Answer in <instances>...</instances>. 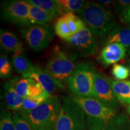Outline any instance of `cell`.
Wrapping results in <instances>:
<instances>
[{
    "label": "cell",
    "instance_id": "cell-1",
    "mask_svg": "<svg viewBox=\"0 0 130 130\" xmlns=\"http://www.w3.org/2000/svg\"><path fill=\"white\" fill-rule=\"evenodd\" d=\"M71 97L84 110L88 130H130V117L125 112L117 111L95 98Z\"/></svg>",
    "mask_w": 130,
    "mask_h": 130
},
{
    "label": "cell",
    "instance_id": "cell-2",
    "mask_svg": "<svg viewBox=\"0 0 130 130\" xmlns=\"http://www.w3.org/2000/svg\"><path fill=\"white\" fill-rule=\"evenodd\" d=\"M78 14L93 35L100 39L119 25L110 10L99 3H86Z\"/></svg>",
    "mask_w": 130,
    "mask_h": 130
},
{
    "label": "cell",
    "instance_id": "cell-3",
    "mask_svg": "<svg viewBox=\"0 0 130 130\" xmlns=\"http://www.w3.org/2000/svg\"><path fill=\"white\" fill-rule=\"evenodd\" d=\"M61 107V99L52 96L35 109L18 111L33 130H56Z\"/></svg>",
    "mask_w": 130,
    "mask_h": 130
},
{
    "label": "cell",
    "instance_id": "cell-4",
    "mask_svg": "<svg viewBox=\"0 0 130 130\" xmlns=\"http://www.w3.org/2000/svg\"><path fill=\"white\" fill-rule=\"evenodd\" d=\"M87 119L84 110L71 96H63L56 130H86Z\"/></svg>",
    "mask_w": 130,
    "mask_h": 130
},
{
    "label": "cell",
    "instance_id": "cell-5",
    "mask_svg": "<svg viewBox=\"0 0 130 130\" xmlns=\"http://www.w3.org/2000/svg\"><path fill=\"white\" fill-rule=\"evenodd\" d=\"M96 70L89 63L76 66L74 72L66 84L73 96L78 98H94V73Z\"/></svg>",
    "mask_w": 130,
    "mask_h": 130
},
{
    "label": "cell",
    "instance_id": "cell-6",
    "mask_svg": "<svg viewBox=\"0 0 130 130\" xmlns=\"http://www.w3.org/2000/svg\"><path fill=\"white\" fill-rule=\"evenodd\" d=\"M75 68L71 56L60 46H56L44 69L54 79L63 84L73 74Z\"/></svg>",
    "mask_w": 130,
    "mask_h": 130
},
{
    "label": "cell",
    "instance_id": "cell-7",
    "mask_svg": "<svg viewBox=\"0 0 130 130\" xmlns=\"http://www.w3.org/2000/svg\"><path fill=\"white\" fill-rule=\"evenodd\" d=\"M30 4L28 1L12 0L2 3L1 15L3 20L22 27L30 26L29 11Z\"/></svg>",
    "mask_w": 130,
    "mask_h": 130
},
{
    "label": "cell",
    "instance_id": "cell-8",
    "mask_svg": "<svg viewBox=\"0 0 130 130\" xmlns=\"http://www.w3.org/2000/svg\"><path fill=\"white\" fill-rule=\"evenodd\" d=\"M21 36L31 49L35 51L44 50L53 40L54 34L46 25H32L21 30Z\"/></svg>",
    "mask_w": 130,
    "mask_h": 130
},
{
    "label": "cell",
    "instance_id": "cell-9",
    "mask_svg": "<svg viewBox=\"0 0 130 130\" xmlns=\"http://www.w3.org/2000/svg\"><path fill=\"white\" fill-rule=\"evenodd\" d=\"M94 98L117 111L121 110L119 102L107 77L95 71L94 73Z\"/></svg>",
    "mask_w": 130,
    "mask_h": 130
},
{
    "label": "cell",
    "instance_id": "cell-10",
    "mask_svg": "<svg viewBox=\"0 0 130 130\" xmlns=\"http://www.w3.org/2000/svg\"><path fill=\"white\" fill-rule=\"evenodd\" d=\"M64 41L86 56H95L98 51L96 37L87 27Z\"/></svg>",
    "mask_w": 130,
    "mask_h": 130
},
{
    "label": "cell",
    "instance_id": "cell-11",
    "mask_svg": "<svg viewBox=\"0 0 130 130\" xmlns=\"http://www.w3.org/2000/svg\"><path fill=\"white\" fill-rule=\"evenodd\" d=\"M86 27L83 21L74 13H66L58 18L55 25L56 34L66 40Z\"/></svg>",
    "mask_w": 130,
    "mask_h": 130
},
{
    "label": "cell",
    "instance_id": "cell-12",
    "mask_svg": "<svg viewBox=\"0 0 130 130\" xmlns=\"http://www.w3.org/2000/svg\"><path fill=\"white\" fill-rule=\"evenodd\" d=\"M22 77L34 79L42 86L44 91L50 95L63 87V84L54 79L45 69L36 65H32L28 72L23 75Z\"/></svg>",
    "mask_w": 130,
    "mask_h": 130
},
{
    "label": "cell",
    "instance_id": "cell-13",
    "mask_svg": "<svg viewBox=\"0 0 130 130\" xmlns=\"http://www.w3.org/2000/svg\"><path fill=\"white\" fill-rule=\"evenodd\" d=\"M126 53L125 46L120 43H111L104 47L98 59L104 66H110L123 59Z\"/></svg>",
    "mask_w": 130,
    "mask_h": 130
},
{
    "label": "cell",
    "instance_id": "cell-14",
    "mask_svg": "<svg viewBox=\"0 0 130 130\" xmlns=\"http://www.w3.org/2000/svg\"><path fill=\"white\" fill-rule=\"evenodd\" d=\"M19 77H14L5 82L4 84V96L7 108L14 111L23 110L24 98L21 97L16 90V84Z\"/></svg>",
    "mask_w": 130,
    "mask_h": 130
},
{
    "label": "cell",
    "instance_id": "cell-15",
    "mask_svg": "<svg viewBox=\"0 0 130 130\" xmlns=\"http://www.w3.org/2000/svg\"><path fill=\"white\" fill-rule=\"evenodd\" d=\"M104 46L111 43H120L126 48L130 46V27L118 25L101 39Z\"/></svg>",
    "mask_w": 130,
    "mask_h": 130
},
{
    "label": "cell",
    "instance_id": "cell-16",
    "mask_svg": "<svg viewBox=\"0 0 130 130\" xmlns=\"http://www.w3.org/2000/svg\"><path fill=\"white\" fill-rule=\"evenodd\" d=\"M16 90L22 98L40 95L45 92L38 83L30 78H19L16 84Z\"/></svg>",
    "mask_w": 130,
    "mask_h": 130
},
{
    "label": "cell",
    "instance_id": "cell-17",
    "mask_svg": "<svg viewBox=\"0 0 130 130\" xmlns=\"http://www.w3.org/2000/svg\"><path fill=\"white\" fill-rule=\"evenodd\" d=\"M114 93L121 104H130V81L118 80L107 77Z\"/></svg>",
    "mask_w": 130,
    "mask_h": 130
},
{
    "label": "cell",
    "instance_id": "cell-18",
    "mask_svg": "<svg viewBox=\"0 0 130 130\" xmlns=\"http://www.w3.org/2000/svg\"><path fill=\"white\" fill-rule=\"evenodd\" d=\"M0 43L4 50L10 53H14L18 50L24 48L18 37L13 32L9 30H1Z\"/></svg>",
    "mask_w": 130,
    "mask_h": 130
},
{
    "label": "cell",
    "instance_id": "cell-19",
    "mask_svg": "<svg viewBox=\"0 0 130 130\" xmlns=\"http://www.w3.org/2000/svg\"><path fill=\"white\" fill-rule=\"evenodd\" d=\"M12 62L16 72L22 75L28 72L32 66L30 59L24 54V48L13 53Z\"/></svg>",
    "mask_w": 130,
    "mask_h": 130
},
{
    "label": "cell",
    "instance_id": "cell-20",
    "mask_svg": "<svg viewBox=\"0 0 130 130\" xmlns=\"http://www.w3.org/2000/svg\"><path fill=\"white\" fill-rule=\"evenodd\" d=\"M53 19V17L43 10L30 4L29 11V22L30 25H46V24L50 22Z\"/></svg>",
    "mask_w": 130,
    "mask_h": 130
},
{
    "label": "cell",
    "instance_id": "cell-21",
    "mask_svg": "<svg viewBox=\"0 0 130 130\" xmlns=\"http://www.w3.org/2000/svg\"><path fill=\"white\" fill-rule=\"evenodd\" d=\"M28 2L30 4L43 10L53 18L63 14L56 0H28Z\"/></svg>",
    "mask_w": 130,
    "mask_h": 130
},
{
    "label": "cell",
    "instance_id": "cell-22",
    "mask_svg": "<svg viewBox=\"0 0 130 130\" xmlns=\"http://www.w3.org/2000/svg\"><path fill=\"white\" fill-rule=\"evenodd\" d=\"M63 14L66 13H78L84 7L86 1L83 0H56Z\"/></svg>",
    "mask_w": 130,
    "mask_h": 130
},
{
    "label": "cell",
    "instance_id": "cell-23",
    "mask_svg": "<svg viewBox=\"0 0 130 130\" xmlns=\"http://www.w3.org/2000/svg\"><path fill=\"white\" fill-rule=\"evenodd\" d=\"M53 95H50L45 91L43 93L40 95L25 98L24 99L23 110H22L28 111V110L35 109L36 107L42 104L46 100H48Z\"/></svg>",
    "mask_w": 130,
    "mask_h": 130
},
{
    "label": "cell",
    "instance_id": "cell-24",
    "mask_svg": "<svg viewBox=\"0 0 130 130\" xmlns=\"http://www.w3.org/2000/svg\"><path fill=\"white\" fill-rule=\"evenodd\" d=\"M0 130H16L12 115L8 110H5L1 113Z\"/></svg>",
    "mask_w": 130,
    "mask_h": 130
},
{
    "label": "cell",
    "instance_id": "cell-25",
    "mask_svg": "<svg viewBox=\"0 0 130 130\" xmlns=\"http://www.w3.org/2000/svg\"><path fill=\"white\" fill-rule=\"evenodd\" d=\"M12 74V67L9 58L6 55H1L0 57V77L9 78Z\"/></svg>",
    "mask_w": 130,
    "mask_h": 130
},
{
    "label": "cell",
    "instance_id": "cell-26",
    "mask_svg": "<svg viewBox=\"0 0 130 130\" xmlns=\"http://www.w3.org/2000/svg\"><path fill=\"white\" fill-rule=\"evenodd\" d=\"M112 74L116 79L125 80L129 75V71L127 66L121 64H115L112 68Z\"/></svg>",
    "mask_w": 130,
    "mask_h": 130
},
{
    "label": "cell",
    "instance_id": "cell-27",
    "mask_svg": "<svg viewBox=\"0 0 130 130\" xmlns=\"http://www.w3.org/2000/svg\"><path fill=\"white\" fill-rule=\"evenodd\" d=\"M16 130H33L29 123L18 112L14 111L12 114Z\"/></svg>",
    "mask_w": 130,
    "mask_h": 130
},
{
    "label": "cell",
    "instance_id": "cell-28",
    "mask_svg": "<svg viewBox=\"0 0 130 130\" xmlns=\"http://www.w3.org/2000/svg\"><path fill=\"white\" fill-rule=\"evenodd\" d=\"M130 5V0H119L114 2L113 8L115 12L119 18L124 13Z\"/></svg>",
    "mask_w": 130,
    "mask_h": 130
},
{
    "label": "cell",
    "instance_id": "cell-29",
    "mask_svg": "<svg viewBox=\"0 0 130 130\" xmlns=\"http://www.w3.org/2000/svg\"><path fill=\"white\" fill-rule=\"evenodd\" d=\"M119 19L122 22L130 27V5Z\"/></svg>",
    "mask_w": 130,
    "mask_h": 130
},
{
    "label": "cell",
    "instance_id": "cell-30",
    "mask_svg": "<svg viewBox=\"0 0 130 130\" xmlns=\"http://www.w3.org/2000/svg\"><path fill=\"white\" fill-rule=\"evenodd\" d=\"M127 111H128V115H129V117H130V104L128 106V108H127Z\"/></svg>",
    "mask_w": 130,
    "mask_h": 130
},
{
    "label": "cell",
    "instance_id": "cell-31",
    "mask_svg": "<svg viewBox=\"0 0 130 130\" xmlns=\"http://www.w3.org/2000/svg\"><path fill=\"white\" fill-rule=\"evenodd\" d=\"M127 67L129 71V75H130V59H129V60L128 61V62L127 63Z\"/></svg>",
    "mask_w": 130,
    "mask_h": 130
},
{
    "label": "cell",
    "instance_id": "cell-32",
    "mask_svg": "<svg viewBox=\"0 0 130 130\" xmlns=\"http://www.w3.org/2000/svg\"><path fill=\"white\" fill-rule=\"evenodd\" d=\"M128 54L130 55V46H129V48H128Z\"/></svg>",
    "mask_w": 130,
    "mask_h": 130
}]
</instances>
